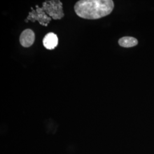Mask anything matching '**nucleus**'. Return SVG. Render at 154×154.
I'll return each instance as SVG.
<instances>
[{"label":"nucleus","mask_w":154,"mask_h":154,"mask_svg":"<svg viewBox=\"0 0 154 154\" xmlns=\"http://www.w3.org/2000/svg\"><path fill=\"white\" fill-rule=\"evenodd\" d=\"M114 7L111 0H80L74 5L77 16L88 20H97L108 16Z\"/></svg>","instance_id":"f257e3e1"},{"label":"nucleus","mask_w":154,"mask_h":154,"mask_svg":"<svg viewBox=\"0 0 154 154\" xmlns=\"http://www.w3.org/2000/svg\"><path fill=\"white\" fill-rule=\"evenodd\" d=\"M63 4L59 0L46 1L42 3V9L45 13L54 20H61L65 16Z\"/></svg>","instance_id":"f03ea898"},{"label":"nucleus","mask_w":154,"mask_h":154,"mask_svg":"<svg viewBox=\"0 0 154 154\" xmlns=\"http://www.w3.org/2000/svg\"><path fill=\"white\" fill-rule=\"evenodd\" d=\"M35 8V10H34L33 8H31L32 11H29V15L25 20V22L29 21L35 22L37 21L40 25L44 26H48L52 18L45 13L42 7L41 8L38 5H36Z\"/></svg>","instance_id":"7ed1b4c3"},{"label":"nucleus","mask_w":154,"mask_h":154,"mask_svg":"<svg viewBox=\"0 0 154 154\" xmlns=\"http://www.w3.org/2000/svg\"><path fill=\"white\" fill-rule=\"evenodd\" d=\"M35 41V34L32 30L27 29L22 32L20 37V42L23 47L29 48Z\"/></svg>","instance_id":"20e7f679"},{"label":"nucleus","mask_w":154,"mask_h":154,"mask_svg":"<svg viewBox=\"0 0 154 154\" xmlns=\"http://www.w3.org/2000/svg\"><path fill=\"white\" fill-rule=\"evenodd\" d=\"M58 38L54 33H48L43 39V45L47 49H54L58 46Z\"/></svg>","instance_id":"39448f33"},{"label":"nucleus","mask_w":154,"mask_h":154,"mask_svg":"<svg viewBox=\"0 0 154 154\" xmlns=\"http://www.w3.org/2000/svg\"><path fill=\"white\" fill-rule=\"evenodd\" d=\"M119 45L123 48H132L138 44V40L132 37H124L119 39Z\"/></svg>","instance_id":"423d86ee"}]
</instances>
